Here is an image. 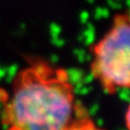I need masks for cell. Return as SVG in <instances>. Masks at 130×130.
<instances>
[{
    "instance_id": "6da1fadb",
    "label": "cell",
    "mask_w": 130,
    "mask_h": 130,
    "mask_svg": "<svg viewBox=\"0 0 130 130\" xmlns=\"http://www.w3.org/2000/svg\"><path fill=\"white\" fill-rule=\"evenodd\" d=\"M74 111L75 94L67 73L36 62L16 77L5 119L8 130H65Z\"/></svg>"
},
{
    "instance_id": "7a4b0ae2",
    "label": "cell",
    "mask_w": 130,
    "mask_h": 130,
    "mask_svg": "<svg viewBox=\"0 0 130 130\" xmlns=\"http://www.w3.org/2000/svg\"><path fill=\"white\" fill-rule=\"evenodd\" d=\"M91 72L109 93L130 89V14L115 15L113 24L92 50Z\"/></svg>"
},
{
    "instance_id": "3957f363",
    "label": "cell",
    "mask_w": 130,
    "mask_h": 130,
    "mask_svg": "<svg viewBox=\"0 0 130 130\" xmlns=\"http://www.w3.org/2000/svg\"><path fill=\"white\" fill-rule=\"evenodd\" d=\"M65 130H103L94 125L90 119L83 118L75 121H72L71 125Z\"/></svg>"
},
{
    "instance_id": "277c9868",
    "label": "cell",
    "mask_w": 130,
    "mask_h": 130,
    "mask_svg": "<svg viewBox=\"0 0 130 130\" xmlns=\"http://www.w3.org/2000/svg\"><path fill=\"white\" fill-rule=\"evenodd\" d=\"M126 125H127L128 130H130V105L127 109V113H126Z\"/></svg>"
}]
</instances>
